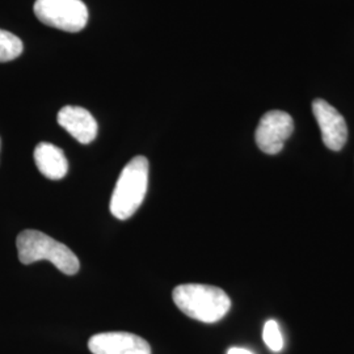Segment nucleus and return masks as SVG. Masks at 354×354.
Segmentation results:
<instances>
[{
    "label": "nucleus",
    "instance_id": "nucleus-1",
    "mask_svg": "<svg viewBox=\"0 0 354 354\" xmlns=\"http://www.w3.org/2000/svg\"><path fill=\"white\" fill-rule=\"evenodd\" d=\"M172 299L187 317L209 324L223 319L231 308V299L225 291L203 283L178 285Z\"/></svg>",
    "mask_w": 354,
    "mask_h": 354
},
{
    "label": "nucleus",
    "instance_id": "nucleus-2",
    "mask_svg": "<svg viewBox=\"0 0 354 354\" xmlns=\"http://www.w3.org/2000/svg\"><path fill=\"white\" fill-rule=\"evenodd\" d=\"M16 245L19 260L24 266L48 260L67 276H74L80 269V263L75 253L64 243L55 241L37 230L21 231L17 236Z\"/></svg>",
    "mask_w": 354,
    "mask_h": 354
},
{
    "label": "nucleus",
    "instance_id": "nucleus-3",
    "mask_svg": "<svg viewBox=\"0 0 354 354\" xmlns=\"http://www.w3.org/2000/svg\"><path fill=\"white\" fill-rule=\"evenodd\" d=\"M149 160L145 156H136L125 165L109 203L114 218L127 221L140 209L149 187Z\"/></svg>",
    "mask_w": 354,
    "mask_h": 354
},
{
    "label": "nucleus",
    "instance_id": "nucleus-4",
    "mask_svg": "<svg viewBox=\"0 0 354 354\" xmlns=\"http://www.w3.org/2000/svg\"><path fill=\"white\" fill-rule=\"evenodd\" d=\"M35 13L45 26L64 32H80L88 21V10L82 0H36Z\"/></svg>",
    "mask_w": 354,
    "mask_h": 354
},
{
    "label": "nucleus",
    "instance_id": "nucleus-5",
    "mask_svg": "<svg viewBox=\"0 0 354 354\" xmlns=\"http://www.w3.org/2000/svg\"><path fill=\"white\" fill-rule=\"evenodd\" d=\"M294 130L291 115L282 111H270L263 115L256 129L254 140L257 147L266 153L276 155L289 140Z\"/></svg>",
    "mask_w": 354,
    "mask_h": 354
},
{
    "label": "nucleus",
    "instance_id": "nucleus-6",
    "mask_svg": "<svg viewBox=\"0 0 354 354\" xmlns=\"http://www.w3.org/2000/svg\"><path fill=\"white\" fill-rule=\"evenodd\" d=\"M313 112L322 131V140L332 151H340L348 140V127L340 112L330 104L317 99L313 102Z\"/></svg>",
    "mask_w": 354,
    "mask_h": 354
},
{
    "label": "nucleus",
    "instance_id": "nucleus-7",
    "mask_svg": "<svg viewBox=\"0 0 354 354\" xmlns=\"http://www.w3.org/2000/svg\"><path fill=\"white\" fill-rule=\"evenodd\" d=\"M92 354H151L150 344L129 332H104L89 339Z\"/></svg>",
    "mask_w": 354,
    "mask_h": 354
},
{
    "label": "nucleus",
    "instance_id": "nucleus-8",
    "mask_svg": "<svg viewBox=\"0 0 354 354\" xmlns=\"http://www.w3.org/2000/svg\"><path fill=\"white\" fill-rule=\"evenodd\" d=\"M57 121L82 145H88L97 136L99 127L96 120L87 109L82 106H64L58 113Z\"/></svg>",
    "mask_w": 354,
    "mask_h": 354
},
{
    "label": "nucleus",
    "instance_id": "nucleus-9",
    "mask_svg": "<svg viewBox=\"0 0 354 354\" xmlns=\"http://www.w3.org/2000/svg\"><path fill=\"white\" fill-rule=\"evenodd\" d=\"M35 163L38 171L50 180H61L68 172V162L62 149L41 142L35 149Z\"/></svg>",
    "mask_w": 354,
    "mask_h": 354
},
{
    "label": "nucleus",
    "instance_id": "nucleus-10",
    "mask_svg": "<svg viewBox=\"0 0 354 354\" xmlns=\"http://www.w3.org/2000/svg\"><path fill=\"white\" fill-rule=\"evenodd\" d=\"M21 39L12 33L0 29V62H10L23 53Z\"/></svg>",
    "mask_w": 354,
    "mask_h": 354
},
{
    "label": "nucleus",
    "instance_id": "nucleus-11",
    "mask_svg": "<svg viewBox=\"0 0 354 354\" xmlns=\"http://www.w3.org/2000/svg\"><path fill=\"white\" fill-rule=\"evenodd\" d=\"M263 339L266 346L274 352L279 353L283 349V337L279 329V323L276 320H268L263 329Z\"/></svg>",
    "mask_w": 354,
    "mask_h": 354
},
{
    "label": "nucleus",
    "instance_id": "nucleus-12",
    "mask_svg": "<svg viewBox=\"0 0 354 354\" xmlns=\"http://www.w3.org/2000/svg\"><path fill=\"white\" fill-rule=\"evenodd\" d=\"M227 354H253V352L248 351V349H244V348L234 346V348H230V349H228Z\"/></svg>",
    "mask_w": 354,
    "mask_h": 354
},
{
    "label": "nucleus",
    "instance_id": "nucleus-13",
    "mask_svg": "<svg viewBox=\"0 0 354 354\" xmlns=\"http://www.w3.org/2000/svg\"><path fill=\"white\" fill-rule=\"evenodd\" d=\"M0 147H1V140H0Z\"/></svg>",
    "mask_w": 354,
    "mask_h": 354
}]
</instances>
